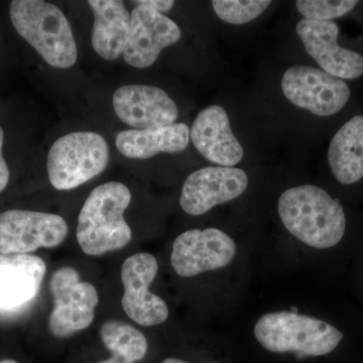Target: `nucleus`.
<instances>
[{
  "label": "nucleus",
  "mask_w": 363,
  "mask_h": 363,
  "mask_svg": "<svg viewBox=\"0 0 363 363\" xmlns=\"http://www.w3.org/2000/svg\"><path fill=\"white\" fill-rule=\"evenodd\" d=\"M328 164L332 175L342 185H352L362 180L363 116H353L332 138Z\"/></svg>",
  "instance_id": "nucleus-19"
},
{
  "label": "nucleus",
  "mask_w": 363,
  "mask_h": 363,
  "mask_svg": "<svg viewBox=\"0 0 363 363\" xmlns=\"http://www.w3.org/2000/svg\"><path fill=\"white\" fill-rule=\"evenodd\" d=\"M190 128L185 123H175L152 130H128L116 135V149L130 159L147 160L166 152L178 154L187 149Z\"/></svg>",
  "instance_id": "nucleus-18"
},
{
  "label": "nucleus",
  "mask_w": 363,
  "mask_h": 363,
  "mask_svg": "<svg viewBox=\"0 0 363 363\" xmlns=\"http://www.w3.org/2000/svg\"><path fill=\"white\" fill-rule=\"evenodd\" d=\"M248 177L235 167H206L193 172L184 183L180 196L182 209L192 216L206 214L245 192Z\"/></svg>",
  "instance_id": "nucleus-12"
},
{
  "label": "nucleus",
  "mask_w": 363,
  "mask_h": 363,
  "mask_svg": "<svg viewBox=\"0 0 363 363\" xmlns=\"http://www.w3.org/2000/svg\"><path fill=\"white\" fill-rule=\"evenodd\" d=\"M253 333L269 352L312 357L329 354L344 337L342 332L323 320L286 311L262 315L255 322Z\"/></svg>",
  "instance_id": "nucleus-4"
},
{
  "label": "nucleus",
  "mask_w": 363,
  "mask_h": 363,
  "mask_svg": "<svg viewBox=\"0 0 363 363\" xmlns=\"http://www.w3.org/2000/svg\"><path fill=\"white\" fill-rule=\"evenodd\" d=\"M159 264L147 252L136 253L125 259L121 267L124 295L121 305L131 320L145 327L162 324L169 317L166 302L150 291L156 279Z\"/></svg>",
  "instance_id": "nucleus-10"
},
{
  "label": "nucleus",
  "mask_w": 363,
  "mask_h": 363,
  "mask_svg": "<svg viewBox=\"0 0 363 363\" xmlns=\"http://www.w3.org/2000/svg\"><path fill=\"white\" fill-rule=\"evenodd\" d=\"M130 13V33L123 52L124 61L138 69L149 68L162 50L180 40V26L164 13L135 1Z\"/></svg>",
  "instance_id": "nucleus-11"
},
{
  "label": "nucleus",
  "mask_w": 363,
  "mask_h": 363,
  "mask_svg": "<svg viewBox=\"0 0 363 363\" xmlns=\"http://www.w3.org/2000/svg\"><path fill=\"white\" fill-rule=\"evenodd\" d=\"M281 87L291 104L321 117L342 111L351 95L345 80L311 66L289 67L281 77Z\"/></svg>",
  "instance_id": "nucleus-6"
},
{
  "label": "nucleus",
  "mask_w": 363,
  "mask_h": 363,
  "mask_svg": "<svg viewBox=\"0 0 363 363\" xmlns=\"http://www.w3.org/2000/svg\"><path fill=\"white\" fill-rule=\"evenodd\" d=\"M190 140L205 159L219 167L236 166L245 155L220 105H210L199 112L191 128Z\"/></svg>",
  "instance_id": "nucleus-15"
},
{
  "label": "nucleus",
  "mask_w": 363,
  "mask_h": 363,
  "mask_svg": "<svg viewBox=\"0 0 363 363\" xmlns=\"http://www.w3.org/2000/svg\"><path fill=\"white\" fill-rule=\"evenodd\" d=\"M130 201V189L119 182L102 184L90 193L79 214L76 233L86 255L116 252L130 242L133 233L124 219Z\"/></svg>",
  "instance_id": "nucleus-2"
},
{
  "label": "nucleus",
  "mask_w": 363,
  "mask_h": 363,
  "mask_svg": "<svg viewBox=\"0 0 363 363\" xmlns=\"http://www.w3.org/2000/svg\"><path fill=\"white\" fill-rule=\"evenodd\" d=\"M0 363H18V362H16V360H13V359H4V360H2V362H0Z\"/></svg>",
  "instance_id": "nucleus-26"
},
{
  "label": "nucleus",
  "mask_w": 363,
  "mask_h": 363,
  "mask_svg": "<svg viewBox=\"0 0 363 363\" xmlns=\"http://www.w3.org/2000/svg\"><path fill=\"white\" fill-rule=\"evenodd\" d=\"M47 266L39 257L0 253V308L13 309L39 293Z\"/></svg>",
  "instance_id": "nucleus-16"
},
{
  "label": "nucleus",
  "mask_w": 363,
  "mask_h": 363,
  "mask_svg": "<svg viewBox=\"0 0 363 363\" xmlns=\"http://www.w3.org/2000/svg\"><path fill=\"white\" fill-rule=\"evenodd\" d=\"M112 104L117 117L133 130L172 125L179 117L176 102L156 86H121L114 92Z\"/></svg>",
  "instance_id": "nucleus-14"
},
{
  "label": "nucleus",
  "mask_w": 363,
  "mask_h": 363,
  "mask_svg": "<svg viewBox=\"0 0 363 363\" xmlns=\"http://www.w3.org/2000/svg\"><path fill=\"white\" fill-rule=\"evenodd\" d=\"M4 131L0 126V193L4 191L9 182V169L4 160L2 150H4Z\"/></svg>",
  "instance_id": "nucleus-23"
},
{
  "label": "nucleus",
  "mask_w": 363,
  "mask_h": 363,
  "mask_svg": "<svg viewBox=\"0 0 363 363\" xmlns=\"http://www.w3.org/2000/svg\"><path fill=\"white\" fill-rule=\"evenodd\" d=\"M50 290L54 300L49 318L52 335L67 337L90 326L98 305L94 286L81 281L78 272L73 267H64L52 274Z\"/></svg>",
  "instance_id": "nucleus-7"
},
{
  "label": "nucleus",
  "mask_w": 363,
  "mask_h": 363,
  "mask_svg": "<svg viewBox=\"0 0 363 363\" xmlns=\"http://www.w3.org/2000/svg\"><path fill=\"white\" fill-rule=\"evenodd\" d=\"M94 14L92 47L106 61H114L123 55L130 33V13L119 0H90Z\"/></svg>",
  "instance_id": "nucleus-17"
},
{
  "label": "nucleus",
  "mask_w": 363,
  "mask_h": 363,
  "mask_svg": "<svg viewBox=\"0 0 363 363\" xmlns=\"http://www.w3.org/2000/svg\"><path fill=\"white\" fill-rule=\"evenodd\" d=\"M143 2L161 13H169L175 6V1L169 0H143Z\"/></svg>",
  "instance_id": "nucleus-24"
},
{
  "label": "nucleus",
  "mask_w": 363,
  "mask_h": 363,
  "mask_svg": "<svg viewBox=\"0 0 363 363\" xmlns=\"http://www.w3.org/2000/svg\"><path fill=\"white\" fill-rule=\"evenodd\" d=\"M100 337L111 357L99 363H135L145 358L147 341L142 332L123 322L108 321L102 326Z\"/></svg>",
  "instance_id": "nucleus-20"
},
{
  "label": "nucleus",
  "mask_w": 363,
  "mask_h": 363,
  "mask_svg": "<svg viewBox=\"0 0 363 363\" xmlns=\"http://www.w3.org/2000/svg\"><path fill=\"white\" fill-rule=\"evenodd\" d=\"M68 234L61 216L28 210L0 213V253L28 255L39 248L59 247Z\"/></svg>",
  "instance_id": "nucleus-9"
},
{
  "label": "nucleus",
  "mask_w": 363,
  "mask_h": 363,
  "mask_svg": "<svg viewBox=\"0 0 363 363\" xmlns=\"http://www.w3.org/2000/svg\"><path fill=\"white\" fill-rule=\"evenodd\" d=\"M278 212L288 233L307 247L327 250L337 245L345 234L342 205L318 186L288 189L279 196Z\"/></svg>",
  "instance_id": "nucleus-1"
},
{
  "label": "nucleus",
  "mask_w": 363,
  "mask_h": 363,
  "mask_svg": "<svg viewBox=\"0 0 363 363\" xmlns=\"http://www.w3.org/2000/svg\"><path fill=\"white\" fill-rule=\"evenodd\" d=\"M358 4L355 0H298V13L309 21H329L350 13Z\"/></svg>",
  "instance_id": "nucleus-22"
},
{
  "label": "nucleus",
  "mask_w": 363,
  "mask_h": 363,
  "mask_svg": "<svg viewBox=\"0 0 363 363\" xmlns=\"http://www.w3.org/2000/svg\"><path fill=\"white\" fill-rule=\"evenodd\" d=\"M109 157L108 143L99 133L77 131L61 136L48 154L50 182L57 190H73L101 174Z\"/></svg>",
  "instance_id": "nucleus-5"
},
{
  "label": "nucleus",
  "mask_w": 363,
  "mask_h": 363,
  "mask_svg": "<svg viewBox=\"0 0 363 363\" xmlns=\"http://www.w3.org/2000/svg\"><path fill=\"white\" fill-rule=\"evenodd\" d=\"M215 13L221 21L230 25H245L262 16L271 6L267 0H213Z\"/></svg>",
  "instance_id": "nucleus-21"
},
{
  "label": "nucleus",
  "mask_w": 363,
  "mask_h": 363,
  "mask_svg": "<svg viewBox=\"0 0 363 363\" xmlns=\"http://www.w3.org/2000/svg\"><path fill=\"white\" fill-rule=\"evenodd\" d=\"M235 255V241L221 229H191L174 241L171 264L177 274L192 278L228 267Z\"/></svg>",
  "instance_id": "nucleus-8"
},
{
  "label": "nucleus",
  "mask_w": 363,
  "mask_h": 363,
  "mask_svg": "<svg viewBox=\"0 0 363 363\" xmlns=\"http://www.w3.org/2000/svg\"><path fill=\"white\" fill-rule=\"evenodd\" d=\"M9 16L18 35L45 63L58 69L75 65L77 45L70 23L58 6L43 0H14Z\"/></svg>",
  "instance_id": "nucleus-3"
},
{
  "label": "nucleus",
  "mask_w": 363,
  "mask_h": 363,
  "mask_svg": "<svg viewBox=\"0 0 363 363\" xmlns=\"http://www.w3.org/2000/svg\"><path fill=\"white\" fill-rule=\"evenodd\" d=\"M162 363H189L184 362V360L178 359V358H167ZM211 363H219V362H211Z\"/></svg>",
  "instance_id": "nucleus-25"
},
{
  "label": "nucleus",
  "mask_w": 363,
  "mask_h": 363,
  "mask_svg": "<svg viewBox=\"0 0 363 363\" xmlns=\"http://www.w3.org/2000/svg\"><path fill=\"white\" fill-rule=\"evenodd\" d=\"M306 52L322 70L342 80L363 75V56L338 44L339 26L335 21L301 20L296 26Z\"/></svg>",
  "instance_id": "nucleus-13"
}]
</instances>
